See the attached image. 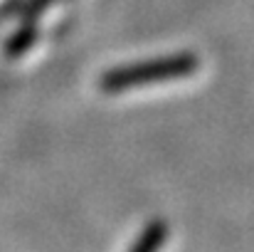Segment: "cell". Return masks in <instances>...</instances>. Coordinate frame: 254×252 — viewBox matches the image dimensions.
Returning <instances> with one entry per match:
<instances>
[{
    "mask_svg": "<svg viewBox=\"0 0 254 252\" xmlns=\"http://www.w3.org/2000/svg\"><path fill=\"white\" fill-rule=\"evenodd\" d=\"M197 67H200V60L195 55H173V57H163V60H151V62L128 65V67H121V70H111V72L101 75L99 86L104 91L114 94V91L136 89L138 84L183 80V77L195 75Z\"/></svg>",
    "mask_w": 254,
    "mask_h": 252,
    "instance_id": "1",
    "label": "cell"
},
{
    "mask_svg": "<svg viewBox=\"0 0 254 252\" xmlns=\"http://www.w3.org/2000/svg\"><path fill=\"white\" fill-rule=\"evenodd\" d=\"M166 238H168V225H166V220H153V223L143 230V235L136 240V245L131 248V252H158L163 248Z\"/></svg>",
    "mask_w": 254,
    "mask_h": 252,
    "instance_id": "2",
    "label": "cell"
}]
</instances>
